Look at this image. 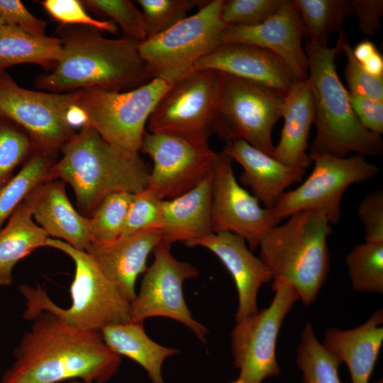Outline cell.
Listing matches in <instances>:
<instances>
[{
    "label": "cell",
    "mask_w": 383,
    "mask_h": 383,
    "mask_svg": "<svg viewBox=\"0 0 383 383\" xmlns=\"http://www.w3.org/2000/svg\"><path fill=\"white\" fill-rule=\"evenodd\" d=\"M14 350L15 360L0 383H59L79 379L105 383L118 372L121 358L99 332L70 326L51 313L35 316Z\"/></svg>",
    "instance_id": "1"
},
{
    "label": "cell",
    "mask_w": 383,
    "mask_h": 383,
    "mask_svg": "<svg viewBox=\"0 0 383 383\" xmlns=\"http://www.w3.org/2000/svg\"><path fill=\"white\" fill-rule=\"evenodd\" d=\"M62 55L51 72L37 77L35 86L52 93L87 88L126 91L150 81L140 57L139 42L109 39L93 31L65 30Z\"/></svg>",
    "instance_id": "2"
},
{
    "label": "cell",
    "mask_w": 383,
    "mask_h": 383,
    "mask_svg": "<svg viewBox=\"0 0 383 383\" xmlns=\"http://www.w3.org/2000/svg\"><path fill=\"white\" fill-rule=\"evenodd\" d=\"M60 151L62 157L47 172L44 182L60 180L73 189L81 211L90 217L109 194L144 189L151 168L138 155H126L84 125Z\"/></svg>",
    "instance_id": "3"
},
{
    "label": "cell",
    "mask_w": 383,
    "mask_h": 383,
    "mask_svg": "<svg viewBox=\"0 0 383 383\" xmlns=\"http://www.w3.org/2000/svg\"><path fill=\"white\" fill-rule=\"evenodd\" d=\"M340 46L329 48L306 41L308 79L313 93L316 135L310 153L345 157L351 153L377 156L382 153L380 134L365 128L351 106L348 91L339 79L335 64Z\"/></svg>",
    "instance_id": "4"
},
{
    "label": "cell",
    "mask_w": 383,
    "mask_h": 383,
    "mask_svg": "<svg viewBox=\"0 0 383 383\" xmlns=\"http://www.w3.org/2000/svg\"><path fill=\"white\" fill-rule=\"evenodd\" d=\"M271 226L260 238V258L273 279L291 286L305 306L313 303L327 278L331 223L321 211L308 210Z\"/></svg>",
    "instance_id": "5"
},
{
    "label": "cell",
    "mask_w": 383,
    "mask_h": 383,
    "mask_svg": "<svg viewBox=\"0 0 383 383\" xmlns=\"http://www.w3.org/2000/svg\"><path fill=\"white\" fill-rule=\"evenodd\" d=\"M45 247L61 250L74 261L75 271L70 289L71 305L65 309L60 307L40 286L23 284L19 290L26 299L25 319L33 320L38 313L46 311L70 326L97 332L109 324L130 321L131 302L90 255L50 237Z\"/></svg>",
    "instance_id": "6"
},
{
    "label": "cell",
    "mask_w": 383,
    "mask_h": 383,
    "mask_svg": "<svg viewBox=\"0 0 383 383\" xmlns=\"http://www.w3.org/2000/svg\"><path fill=\"white\" fill-rule=\"evenodd\" d=\"M223 0H212L167 30L140 42L138 50L150 80L174 84L197 71L200 60L222 44L226 25Z\"/></svg>",
    "instance_id": "7"
},
{
    "label": "cell",
    "mask_w": 383,
    "mask_h": 383,
    "mask_svg": "<svg viewBox=\"0 0 383 383\" xmlns=\"http://www.w3.org/2000/svg\"><path fill=\"white\" fill-rule=\"evenodd\" d=\"M172 84L153 79L126 91L82 89L76 104L87 115L86 125L104 140L118 151L135 156L139 154L147 121Z\"/></svg>",
    "instance_id": "8"
},
{
    "label": "cell",
    "mask_w": 383,
    "mask_h": 383,
    "mask_svg": "<svg viewBox=\"0 0 383 383\" xmlns=\"http://www.w3.org/2000/svg\"><path fill=\"white\" fill-rule=\"evenodd\" d=\"M220 74L213 135L225 143L242 139L272 156V131L282 118L284 95L243 79Z\"/></svg>",
    "instance_id": "9"
},
{
    "label": "cell",
    "mask_w": 383,
    "mask_h": 383,
    "mask_svg": "<svg viewBox=\"0 0 383 383\" xmlns=\"http://www.w3.org/2000/svg\"><path fill=\"white\" fill-rule=\"evenodd\" d=\"M309 155L313 162L309 176L296 189L284 192L271 208L279 223L308 210L322 212L331 224L338 223L342 197L348 187L370 179L379 171L378 166L359 154L345 157L318 153Z\"/></svg>",
    "instance_id": "10"
},
{
    "label": "cell",
    "mask_w": 383,
    "mask_h": 383,
    "mask_svg": "<svg viewBox=\"0 0 383 383\" xmlns=\"http://www.w3.org/2000/svg\"><path fill=\"white\" fill-rule=\"evenodd\" d=\"M81 89L52 93L20 87L6 72L0 74V115L21 126L35 150L57 155L74 134L66 114Z\"/></svg>",
    "instance_id": "11"
},
{
    "label": "cell",
    "mask_w": 383,
    "mask_h": 383,
    "mask_svg": "<svg viewBox=\"0 0 383 383\" xmlns=\"http://www.w3.org/2000/svg\"><path fill=\"white\" fill-rule=\"evenodd\" d=\"M220 82L219 72L197 70L172 84L152 111L148 132L209 142L213 135Z\"/></svg>",
    "instance_id": "12"
},
{
    "label": "cell",
    "mask_w": 383,
    "mask_h": 383,
    "mask_svg": "<svg viewBox=\"0 0 383 383\" xmlns=\"http://www.w3.org/2000/svg\"><path fill=\"white\" fill-rule=\"evenodd\" d=\"M272 287L274 296L270 305L237 321L231 332L234 364L240 370L238 378L245 383H262L280 373L275 353L277 338L286 316L299 298L282 280L273 279Z\"/></svg>",
    "instance_id": "13"
},
{
    "label": "cell",
    "mask_w": 383,
    "mask_h": 383,
    "mask_svg": "<svg viewBox=\"0 0 383 383\" xmlns=\"http://www.w3.org/2000/svg\"><path fill=\"white\" fill-rule=\"evenodd\" d=\"M171 243L162 240L153 250L154 260L148 267L140 290L130 303L131 322L162 316L189 327L202 342L209 330L192 317L185 302L182 285L186 279L198 276V270L187 262L177 260Z\"/></svg>",
    "instance_id": "14"
},
{
    "label": "cell",
    "mask_w": 383,
    "mask_h": 383,
    "mask_svg": "<svg viewBox=\"0 0 383 383\" xmlns=\"http://www.w3.org/2000/svg\"><path fill=\"white\" fill-rule=\"evenodd\" d=\"M139 152L153 161L147 187L163 200L179 196L199 184L212 171L218 154L209 142L195 143L148 131Z\"/></svg>",
    "instance_id": "15"
},
{
    "label": "cell",
    "mask_w": 383,
    "mask_h": 383,
    "mask_svg": "<svg viewBox=\"0 0 383 383\" xmlns=\"http://www.w3.org/2000/svg\"><path fill=\"white\" fill-rule=\"evenodd\" d=\"M212 176V232L238 235L255 251L265 231L279 223L272 209L262 207L259 200L238 184L232 160L222 151L217 154Z\"/></svg>",
    "instance_id": "16"
},
{
    "label": "cell",
    "mask_w": 383,
    "mask_h": 383,
    "mask_svg": "<svg viewBox=\"0 0 383 383\" xmlns=\"http://www.w3.org/2000/svg\"><path fill=\"white\" fill-rule=\"evenodd\" d=\"M307 32L293 1L268 19L255 26H226L222 43H239L270 50L289 67L298 80L308 78L309 62L302 40Z\"/></svg>",
    "instance_id": "17"
},
{
    "label": "cell",
    "mask_w": 383,
    "mask_h": 383,
    "mask_svg": "<svg viewBox=\"0 0 383 383\" xmlns=\"http://www.w3.org/2000/svg\"><path fill=\"white\" fill-rule=\"evenodd\" d=\"M197 70H215L286 95L298 80L289 67L269 50L245 43H222L199 61Z\"/></svg>",
    "instance_id": "18"
},
{
    "label": "cell",
    "mask_w": 383,
    "mask_h": 383,
    "mask_svg": "<svg viewBox=\"0 0 383 383\" xmlns=\"http://www.w3.org/2000/svg\"><path fill=\"white\" fill-rule=\"evenodd\" d=\"M201 246L211 251L221 261L232 276L238 292V306L236 321L257 313V296L260 287L272 279L267 267L255 256L238 235L223 231L186 244Z\"/></svg>",
    "instance_id": "19"
},
{
    "label": "cell",
    "mask_w": 383,
    "mask_h": 383,
    "mask_svg": "<svg viewBox=\"0 0 383 383\" xmlns=\"http://www.w3.org/2000/svg\"><path fill=\"white\" fill-rule=\"evenodd\" d=\"M162 240L160 231H140L108 243L92 241L86 252L131 302L136 279L146 271L150 253Z\"/></svg>",
    "instance_id": "20"
},
{
    "label": "cell",
    "mask_w": 383,
    "mask_h": 383,
    "mask_svg": "<svg viewBox=\"0 0 383 383\" xmlns=\"http://www.w3.org/2000/svg\"><path fill=\"white\" fill-rule=\"evenodd\" d=\"M65 185L60 180L41 182L25 199L32 216L49 237L64 240L72 247L86 251L91 242L88 218L74 209Z\"/></svg>",
    "instance_id": "21"
},
{
    "label": "cell",
    "mask_w": 383,
    "mask_h": 383,
    "mask_svg": "<svg viewBox=\"0 0 383 383\" xmlns=\"http://www.w3.org/2000/svg\"><path fill=\"white\" fill-rule=\"evenodd\" d=\"M222 152L242 166L240 183L250 187L251 194L265 208H272L305 172L279 162L242 139L226 143Z\"/></svg>",
    "instance_id": "22"
},
{
    "label": "cell",
    "mask_w": 383,
    "mask_h": 383,
    "mask_svg": "<svg viewBox=\"0 0 383 383\" xmlns=\"http://www.w3.org/2000/svg\"><path fill=\"white\" fill-rule=\"evenodd\" d=\"M280 139L272 157L291 167L305 170L312 162L307 153L310 128L316 118L315 104L309 79L297 80L284 97Z\"/></svg>",
    "instance_id": "23"
},
{
    "label": "cell",
    "mask_w": 383,
    "mask_h": 383,
    "mask_svg": "<svg viewBox=\"0 0 383 383\" xmlns=\"http://www.w3.org/2000/svg\"><path fill=\"white\" fill-rule=\"evenodd\" d=\"M382 323L379 309L355 328L326 331L323 345L346 364L352 383H369L383 343Z\"/></svg>",
    "instance_id": "24"
},
{
    "label": "cell",
    "mask_w": 383,
    "mask_h": 383,
    "mask_svg": "<svg viewBox=\"0 0 383 383\" xmlns=\"http://www.w3.org/2000/svg\"><path fill=\"white\" fill-rule=\"evenodd\" d=\"M212 171L191 190L163 200V240L186 244L208 236L211 230Z\"/></svg>",
    "instance_id": "25"
},
{
    "label": "cell",
    "mask_w": 383,
    "mask_h": 383,
    "mask_svg": "<svg viewBox=\"0 0 383 383\" xmlns=\"http://www.w3.org/2000/svg\"><path fill=\"white\" fill-rule=\"evenodd\" d=\"M105 344L119 356H125L140 365L152 383H165L162 376L164 361L179 351L162 346L150 339L143 322L109 324L99 331Z\"/></svg>",
    "instance_id": "26"
},
{
    "label": "cell",
    "mask_w": 383,
    "mask_h": 383,
    "mask_svg": "<svg viewBox=\"0 0 383 383\" xmlns=\"http://www.w3.org/2000/svg\"><path fill=\"white\" fill-rule=\"evenodd\" d=\"M48 238L33 221L30 206L24 199L0 230V287L11 284L16 264L35 249L45 247Z\"/></svg>",
    "instance_id": "27"
},
{
    "label": "cell",
    "mask_w": 383,
    "mask_h": 383,
    "mask_svg": "<svg viewBox=\"0 0 383 383\" xmlns=\"http://www.w3.org/2000/svg\"><path fill=\"white\" fill-rule=\"evenodd\" d=\"M62 55L60 38L37 36L0 24V74L12 66L30 63L51 72Z\"/></svg>",
    "instance_id": "28"
},
{
    "label": "cell",
    "mask_w": 383,
    "mask_h": 383,
    "mask_svg": "<svg viewBox=\"0 0 383 383\" xmlns=\"http://www.w3.org/2000/svg\"><path fill=\"white\" fill-rule=\"evenodd\" d=\"M55 154L34 150L19 172L0 187V230L17 206L38 184L44 182Z\"/></svg>",
    "instance_id": "29"
},
{
    "label": "cell",
    "mask_w": 383,
    "mask_h": 383,
    "mask_svg": "<svg viewBox=\"0 0 383 383\" xmlns=\"http://www.w3.org/2000/svg\"><path fill=\"white\" fill-rule=\"evenodd\" d=\"M311 43L327 45L328 36L343 29L345 19L353 15L348 0H294Z\"/></svg>",
    "instance_id": "30"
},
{
    "label": "cell",
    "mask_w": 383,
    "mask_h": 383,
    "mask_svg": "<svg viewBox=\"0 0 383 383\" xmlns=\"http://www.w3.org/2000/svg\"><path fill=\"white\" fill-rule=\"evenodd\" d=\"M296 362L302 372L303 383H342L338 374L342 362L316 339L309 322L302 331Z\"/></svg>",
    "instance_id": "31"
},
{
    "label": "cell",
    "mask_w": 383,
    "mask_h": 383,
    "mask_svg": "<svg viewBox=\"0 0 383 383\" xmlns=\"http://www.w3.org/2000/svg\"><path fill=\"white\" fill-rule=\"evenodd\" d=\"M345 262L355 290L383 293V243L357 245L346 255Z\"/></svg>",
    "instance_id": "32"
},
{
    "label": "cell",
    "mask_w": 383,
    "mask_h": 383,
    "mask_svg": "<svg viewBox=\"0 0 383 383\" xmlns=\"http://www.w3.org/2000/svg\"><path fill=\"white\" fill-rule=\"evenodd\" d=\"M133 196L126 192H114L100 203L88 217L91 242L108 243L122 235Z\"/></svg>",
    "instance_id": "33"
},
{
    "label": "cell",
    "mask_w": 383,
    "mask_h": 383,
    "mask_svg": "<svg viewBox=\"0 0 383 383\" xmlns=\"http://www.w3.org/2000/svg\"><path fill=\"white\" fill-rule=\"evenodd\" d=\"M35 150L28 134L18 124L0 115V187L13 176Z\"/></svg>",
    "instance_id": "34"
},
{
    "label": "cell",
    "mask_w": 383,
    "mask_h": 383,
    "mask_svg": "<svg viewBox=\"0 0 383 383\" xmlns=\"http://www.w3.org/2000/svg\"><path fill=\"white\" fill-rule=\"evenodd\" d=\"M142 9L147 38L172 28L195 7L204 5L206 0H137ZM146 38V39H147Z\"/></svg>",
    "instance_id": "35"
},
{
    "label": "cell",
    "mask_w": 383,
    "mask_h": 383,
    "mask_svg": "<svg viewBox=\"0 0 383 383\" xmlns=\"http://www.w3.org/2000/svg\"><path fill=\"white\" fill-rule=\"evenodd\" d=\"M89 10L111 17L121 28L123 37L137 42L147 38L142 11L131 0H84Z\"/></svg>",
    "instance_id": "36"
},
{
    "label": "cell",
    "mask_w": 383,
    "mask_h": 383,
    "mask_svg": "<svg viewBox=\"0 0 383 383\" xmlns=\"http://www.w3.org/2000/svg\"><path fill=\"white\" fill-rule=\"evenodd\" d=\"M162 203L163 199L147 187L133 194L122 235L145 230L160 231L163 224Z\"/></svg>",
    "instance_id": "37"
},
{
    "label": "cell",
    "mask_w": 383,
    "mask_h": 383,
    "mask_svg": "<svg viewBox=\"0 0 383 383\" xmlns=\"http://www.w3.org/2000/svg\"><path fill=\"white\" fill-rule=\"evenodd\" d=\"M287 0H223L221 17L226 26H255L275 14Z\"/></svg>",
    "instance_id": "38"
},
{
    "label": "cell",
    "mask_w": 383,
    "mask_h": 383,
    "mask_svg": "<svg viewBox=\"0 0 383 383\" xmlns=\"http://www.w3.org/2000/svg\"><path fill=\"white\" fill-rule=\"evenodd\" d=\"M337 44L347 58L344 74L349 88L348 92L383 101V77L372 76L365 70L355 59L343 29L338 32Z\"/></svg>",
    "instance_id": "39"
},
{
    "label": "cell",
    "mask_w": 383,
    "mask_h": 383,
    "mask_svg": "<svg viewBox=\"0 0 383 383\" xmlns=\"http://www.w3.org/2000/svg\"><path fill=\"white\" fill-rule=\"evenodd\" d=\"M39 2L55 20L62 24L87 25L101 31L117 34L118 28L113 21H100L85 11L81 1L45 0Z\"/></svg>",
    "instance_id": "40"
},
{
    "label": "cell",
    "mask_w": 383,
    "mask_h": 383,
    "mask_svg": "<svg viewBox=\"0 0 383 383\" xmlns=\"http://www.w3.org/2000/svg\"><path fill=\"white\" fill-rule=\"evenodd\" d=\"M357 214L365 228V241L383 243V191H373L365 196Z\"/></svg>",
    "instance_id": "41"
},
{
    "label": "cell",
    "mask_w": 383,
    "mask_h": 383,
    "mask_svg": "<svg viewBox=\"0 0 383 383\" xmlns=\"http://www.w3.org/2000/svg\"><path fill=\"white\" fill-rule=\"evenodd\" d=\"M0 18L30 35H45L46 22L30 13L20 0H0Z\"/></svg>",
    "instance_id": "42"
},
{
    "label": "cell",
    "mask_w": 383,
    "mask_h": 383,
    "mask_svg": "<svg viewBox=\"0 0 383 383\" xmlns=\"http://www.w3.org/2000/svg\"><path fill=\"white\" fill-rule=\"evenodd\" d=\"M354 113L362 125L378 134L383 133V101L348 92Z\"/></svg>",
    "instance_id": "43"
},
{
    "label": "cell",
    "mask_w": 383,
    "mask_h": 383,
    "mask_svg": "<svg viewBox=\"0 0 383 383\" xmlns=\"http://www.w3.org/2000/svg\"><path fill=\"white\" fill-rule=\"evenodd\" d=\"M353 15L357 19L362 33L373 36L381 25L383 13L382 0H352Z\"/></svg>",
    "instance_id": "44"
},
{
    "label": "cell",
    "mask_w": 383,
    "mask_h": 383,
    "mask_svg": "<svg viewBox=\"0 0 383 383\" xmlns=\"http://www.w3.org/2000/svg\"><path fill=\"white\" fill-rule=\"evenodd\" d=\"M378 52L375 45L370 40H365L359 43L355 48H353V52L355 59L362 65L370 57Z\"/></svg>",
    "instance_id": "45"
},
{
    "label": "cell",
    "mask_w": 383,
    "mask_h": 383,
    "mask_svg": "<svg viewBox=\"0 0 383 383\" xmlns=\"http://www.w3.org/2000/svg\"><path fill=\"white\" fill-rule=\"evenodd\" d=\"M66 120L72 128L82 127L87 123V115L79 106L74 104L68 109Z\"/></svg>",
    "instance_id": "46"
},
{
    "label": "cell",
    "mask_w": 383,
    "mask_h": 383,
    "mask_svg": "<svg viewBox=\"0 0 383 383\" xmlns=\"http://www.w3.org/2000/svg\"><path fill=\"white\" fill-rule=\"evenodd\" d=\"M362 65L365 70L372 76L383 77V57L379 52H377Z\"/></svg>",
    "instance_id": "47"
},
{
    "label": "cell",
    "mask_w": 383,
    "mask_h": 383,
    "mask_svg": "<svg viewBox=\"0 0 383 383\" xmlns=\"http://www.w3.org/2000/svg\"><path fill=\"white\" fill-rule=\"evenodd\" d=\"M67 383H92V382H85V381H82L79 379H73L68 382Z\"/></svg>",
    "instance_id": "48"
},
{
    "label": "cell",
    "mask_w": 383,
    "mask_h": 383,
    "mask_svg": "<svg viewBox=\"0 0 383 383\" xmlns=\"http://www.w3.org/2000/svg\"><path fill=\"white\" fill-rule=\"evenodd\" d=\"M231 383H245V382H243V380H241L240 379L238 378V379H236L235 381L231 382Z\"/></svg>",
    "instance_id": "49"
},
{
    "label": "cell",
    "mask_w": 383,
    "mask_h": 383,
    "mask_svg": "<svg viewBox=\"0 0 383 383\" xmlns=\"http://www.w3.org/2000/svg\"><path fill=\"white\" fill-rule=\"evenodd\" d=\"M4 23V21L0 18V24Z\"/></svg>",
    "instance_id": "50"
},
{
    "label": "cell",
    "mask_w": 383,
    "mask_h": 383,
    "mask_svg": "<svg viewBox=\"0 0 383 383\" xmlns=\"http://www.w3.org/2000/svg\"><path fill=\"white\" fill-rule=\"evenodd\" d=\"M382 380H379V381H377V382H375V383H382Z\"/></svg>",
    "instance_id": "51"
}]
</instances>
